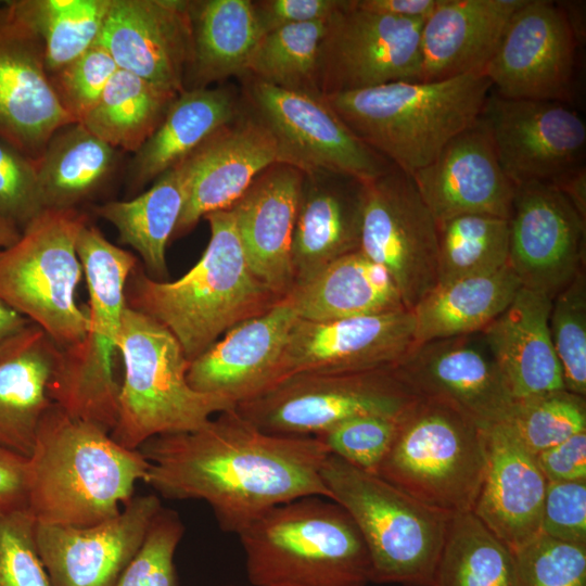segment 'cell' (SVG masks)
Segmentation results:
<instances>
[{
    "instance_id": "cell-1",
    "label": "cell",
    "mask_w": 586,
    "mask_h": 586,
    "mask_svg": "<svg viewBox=\"0 0 586 586\" xmlns=\"http://www.w3.org/2000/svg\"><path fill=\"white\" fill-rule=\"evenodd\" d=\"M139 450L149 462L144 483L157 496L205 501L227 533L298 498L331 499L321 477L329 454L316 437L266 433L235 408L198 430L151 437Z\"/></svg>"
},
{
    "instance_id": "cell-2",
    "label": "cell",
    "mask_w": 586,
    "mask_h": 586,
    "mask_svg": "<svg viewBox=\"0 0 586 586\" xmlns=\"http://www.w3.org/2000/svg\"><path fill=\"white\" fill-rule=\"evenodd\" d=\"M28 510L37 523L89 526L113 518L144 482L149 462L105 429L52 405L28 457Z\"/></svg>"
},
{
    "instance_id": "cell-3",
    "label": "cell",
    "mask_w": 586,
    "mask_h": 586,
    "mask_svg": "<svg viewBox=\"0 0 586 586\" xmlns=\"http://www.w3.org/2000/svg\"><path fill=\"white\" fill-rule=\"evenodd\" d=\"M203 218L209 225V242L188 272L175 281H158L138 265L125 290L127 306L167 328L189 361L235 324L282 300L253 273L232 208Z\"/></svg>"
},
{
    "instance_id": "cell-4",
    "label": "cell",
    "mask_w": 586,
    "mask_h": 586,
    "mask_svg": "<svg viewBox=\"0 0 586 586\" xmlns=\"http://www.w3.org/2000/svg\"><path fill=\"white\" fill-rule=\"evenodd\" d=\"M492 90L485 75L470 74L322 97L355 136L412 175L481 117Z\"/></svg>"
},
{
    "instance_id": "cell-5",
    "label": "cell",
    "mask_w": 586,
    "mask_h": 586,
    "mask_svg": "<svg viewBox=\"0 0 586 586\" xmlns=\"http://www.w3.org/2000/svg\"><path fill=\"white\" fill-rule=\"evenodd\" d=\"M252 586H367L368 549L337 502L308 496L277 506L238 534Z\"/></svg>"
},
{
    "instance_id": "cell-6",
    "label": "cell",
    "mask_w": 586,
    "mask_h": 586,
    "mask_svg": "<svg viewBox=\"0 0 586 586\" xmlns=\"http://www.w3.org/2000/svg\"><path fill=\"white\" fill-rule=\"evenodd\" d=\"M88 288L87 330L77 343L59 349L49 385L51 402L72 417L111 433L117 421L120 383L114 371L126 284L138 260L87 224L77 239Z\"/></svg>"
},
{
    "instance_id": "cell-7",
    "label": "cell",
    "mask_w": 586,
    "mask_h": 586,
    "mask_svg": "<svg viewBox=\"0 0 586 586\" xmlns=\"http://www.w3.org/2000/svg\"><path fill=\"white\" fill-rule=\"evenodd\" d=\"M321 477L351 515L371 561V583L435 586L451 514L430 507L380 475L328 455Z\"/></svg>"
},
{
    "instance_id": "cell-8",
    "label": "cell",
    "mask_w": 586,
    "mask_h": 586,
    "mask_svg": "<svg viewBox=\"0 0 586 586\" xmlns=\"http://www.w3.org/2000/svg\"><path fill=\"white\" fill-rule=\"evenodd\" d=\"M118 352L124 377L110 434L126 448L139 449L157 435L198 430L215 415L237 407L193 390L187 380L190 361L178 340L162 323L128 306Z\"/></svg>"
},
{
    "instance_id": "cell-9",
    "label": "cell",
    "mask_w": 586,
    "mask_h": 586,
    "mask_svg": "<svg viewBox=\"0 0 586 586\" xmlns=\"http://www.w3.org/2000/svg\"><path fill=\"white\" fill-rule=\"evenodd\" d=\"M487 462L486 430L451 405L418 396L397 418L377 474L421 502L472 511Z\"/></svg>"
},
{
    "instance_id": "cell-10",
    "label": "cell",
    "mask_w": 586,
    "mask_h": 586,
    "mask_svg": "<svg viewBox=\"0 0 586 586\" xmlns=\"http://www.w3.org/2000/svg\"><path fill=\"white\" fill-rule=\"evenodd\" d=\"M87 224L76 208L44 209L0 250V298L60 348L81 340L88 327L87 311L76 302L84 275L76 245Z\"/></svg>"
},
{
    "instance_id": "cell-11",
    "label": "cell",
    "mask_w": 586,
    "mask_h": 586,
    "mask_svg": "<svg viewBox=\"0 0 586 586\" xmlns=\"http://www.w3.org/2000/svg\"><path fill=\"white\" fill-rule=\"evenodd\" d=\"M418 396L393 368L353 373L292 374L235 407L262 431L316 436L359 416H399Z\"/></svg>"
},
{
    "instance_id": "cell-12",
    "label": "cell",
    "mask_w": 586,
    "mask_h": 586,
    "mask_svg": "<svg viewBox=\"0 0 586 586\" xmlns=\"http://www.w3.org/2000/svg\"><path fill=\"white\" fill-rule=\"evenodd\" d=\"M253 114L271 133L277 163L309 174H336L371 181L394 165L361 141L322 94L275 87L251 78Z\"/></svg>"
},
{
    "instance_id": "cell-13",
    "label": "cell",
    "mask_w": 586,
    "mask_h": 586,
    "mask_svg": "<svg viewBox=\"0 0 586 586\" xmlns=\"http://www.w3.org/2000/svg\"><path fill=\"white\" fill-rule=\"evenodd\" d=\"M358 250L387 270L407 309L438 283L437 221L396 166L364 182Z\"/></svg>"
},
{
    "instance_id": "cell-14",
    "label": "cell",
    "mask_w": 586,
    "mask_h": 586,
    "mask_svg": "<svg viewBox=\"0 0 586 586\" xmlns=\"http://www.w3.org/2000/svg\"><path fill=\"white\" fill-rule=\"evenodd\" d=\"M423 21L370 12L345 0L329 18L321 43L319 92L327 95L420 81Z\"/></svg>"
},
{
    "instance_id": "cell-15",
    "label": "cell",
    "mask_w": 586,
    "mask_h": 586,
    "mask_svg": "<svg viewBox=\"0 0 586 586\" xmlns=\"http://www.w3.org/2000/svg\"><path fill=\"white\" fill-rule=\"evenodd\" d=\"M481 118L514 186L556 184L584 166L586 125L566 102L508 99L492 90Z\"/></svg>"
},
{
    "instance_id": "cell-16",
    "label": "cell",
    "mask_w": 586,
    "mask_h": 586,
    "mask_svg": "<svg viewBox=\"0 0 586 586\" xmlns=\"http://www.w3.org/2000/svg\"><path fill=\"white\" fill-rule=\"evenodd\" d=\"M577 44L562 4L524 0L484 75L500 97L569 103Z\"/></svg>"
},
{
    "instance_id": "cell-17",
    "label": "cell",
    "mask_w": 586,
    "mask_h": 586,
    "mask_svg": "<svg viewBox=\"0 0 586 586\" xmlns=\"http://www.w3.org/2000/svg\"><path fill=\"white\" fill-rule=\"evenodd\" d=\"M514 187L509 266L523 288L552 300L585 269L586 219L553 184Z\"/></svg>"
},
{
    "instance_id": "cell-18",
    "label": "cell",
    "mask_w": 586,
    "mask_h": 586,
    "mask_svg": "<svg viewBox=\"0 0 586 586\" xmlns=\"http://www.w3.org/2000/svg\"><path fill=\"white\" fill-rule=\"evenodd\" d=\"M393 370L417 396L445 402L484 430L505 423L515 404L482 332L416 344Z\"/></svg>"
},
{
    "instance_id": "cell-19",
    "label": "cell",
    "mask_w": 586,
    "mask_h": 586,
    "mask_svg": "<svg viewBox=\"0 0 586 586\" xmlns=\"http://www.w3.org/2000/svg\"><path fill=\"white\" fill-rule=\"evenodd\" d=\"M72 123L52 87L41 39L12 1L0 2V138L37 161Z\"/></svg>"
},
{
    "instance_id": "cell-20",
    "label": "cell",
    "mask_w": 586,
    "mask_h": 586,
    "mask_svg": "<svg viewBox=\"0 0 586 586\" xmlns=\"http://www.w3.org/2000/svg\"><path fill=\"white\" fill-rule=\"evenodd\" d=\"M162 508L160 496L148 494L93 525L36 522V545L51 585L117 586Z\"/></svg>"
},
{
    "instance_id": "cell-21",
    "label": "cell",
    "mask_w": 586,
    "mask_h": 586,
    "mask_svg": "<svg viewBox=\"0 0 586 586\" xmlns=\"http://www.w3.org/2000/svg\"><path fill=\"white\" fill-rule=\"evenodd\" d=\"M413 345L415 318L407 308L327 321L298 318L283 354L282 374L393 368Z\"/></svg>"
},
{
    "instance_id": "cell-22",
    "label": "cell",
    "mask_w": 586,
    "mask_h": 586,
    "mask_svg": "<svg viewBox=\"0 0 586 586\" xmlns=\"http://www.w3.org/2000/svg\"><path fill=\"white\" fill-rule=\"evenodd\" d=\"M191 1L111 0L98 42L127 71L177 94L192 55Z\"/></svg>"
},
{
    "instance_id": "cell-23",
    "label": "cell",
    "mask_w": 586,
    "mask_h": 586,
    "mask_svg": "<svg viewBox=\"0 0 586 586\" xmlns=\"http://www.w3.org/2000/svg\"><path fill=\"white\" fill-rule=\"evenodd\" d=\"M297 319L284 297L264 314L235 324L190 361L188 383L235 406L260 396L283 380V354Z\"/></svg>"
},
{
    "instance_id": "cell-24",
    "label": "cell",
    "mask_w": 586,
    "mask_h": 586,
    "mask_svg": "<svg viewBox=\"0 0 586 586\" xmlns=\"http://www.w3.org/2000/svg\"><path fill=\"white\" fill-rule=\"evenodd\" d=\"M410 176L437 222L464 214L511 216L515 187L481 117Z\"/></svg>"
},
{
    "instance_id": "cell-25",
    "label": "cell",
    "mask_w": 586,
    "mask_h": 586,
    "mask_svg": "<svg viewBox=\"0 0 586 586\" xmlns=\"http://www.w3.org/2000/svg\"><path fill=\"white\" fill-rule=\"evenodd\" d=\"M184 162L186 201L171 238L190 231L206 214L230 208L262 171L277 163V148L252 113L216 131Z\"/></svg>"
},
{
    "instance_id": "cell-26",
    "label": "cell",
    "mask_w": 586,
    "mask_h": 586,
    "mask_svg": "<svg viewBox=\"0 0 586 586\" xmlns=\"http://www.w3.org/2000/svg\"><path fill=\"white\" fill-rule=\"evenodd\" d=\"M303 182L300 169L275 163L231 206L253 273L279 298L294 286L291 245Z\"/></svg>"
},
{
    "instance_id": "cell-27",
    "label": "cell",
    "mask_w": 586,
    "mask_h": 586,
    "mask_svg": "<svg viewBox=\"0 0 586 586\" xmlns=\"http://www.w3.org/2000/svg\"><path fill=\"white\" fill-rule=\"evenodd\" d=\"M487 462L472 512L515 555L542 535L547 480L505 425L486 430Z\"/></svg>"
},
{
    "instance_id": "cell-28",
    "label": "cell",
    "mask_w": 586,
    "mask_h": 586,
    "mask_svg": "<svg viewBox=\"0 0 586 586\" xmlns=\"http://www.w3.org/2000/svg\"><path fill=\"white\" fill-rule=\"evenodd\" d=\"M524 0H440L420 34L421 80L483 74Z\"/></svg>"
},
{
    "instance_id": "cell-29",
    "label": "cell",
    "mask_w": 586,
    "mask_h": 586,
    "mask_svg": "<svg viewBox=\"0 0 586 586\" xmlns=\"http://www.w3.org/2000/svg\"><path fill=\"white\" fill-rule=\"evenodd\" d=\"M362 198L364 182L357 179L304 174L291 245L294 286L358 250Z\"/></svg>"
},
{
    "instance_id": "cell-30",
    "label": "cell",
    "mask_w": 586,
    "mask_h": 586,
    "mask_svg": "<svg viewBox=\"0 0 586 586\" xmlns=\"http://www.w3.org/2000/svg\"><path fill=\"white\" fill-rule=\"evenodd\" d=\"M550 308L548 296L522 286L482 331L514 400L565 390L549 332Z\"/></svg>"
},
{
    "instance_id": "cell-31",
    "label": "cell",
    "mask_w": 586,
    "mask_h": 586,
    "mask_svg": "<svg viewBox=\"0 0 586 586\" xmlns=\"http://www.w3.org/2000/svg\"><path fill=\"white\" fill-rule=\"evenodd\" d=\"M60 347L35 323L0 343V445L29 457L52 405L49 385Z\"/></svg>"
},
{
    "instance_id": "cell-32",
    "label": "cell",
    "mask_w": 586,
    "mask_h": 586,
    "mask_svg": "<svg viewBox=\"0 0 586 586\" xmlns=\"http://www.w3.org/2000/svg\"><path fill=\"white\" fill-rule=\"evenodd\" d=\"M239 101L228 89H187L167 109L129 166L133 189L155 181L187 158L216 131L241 116Z\"/></svg>"
},
{
    "instance_id": "cell-33",
    "label": "cell",
    "mask_w": 586,
    "mask_h": 586,
    "mask_svg": "<svg viewBox=\"0 0 586 586\" xmlns=\"http://www.w3.org/2000/svg\"><path fill=\"white\" fill-rule=\"evenodd\" d=\"M285 297L300 319L310 321L406 308L387 270L359 250L333 260Z\"/></svg>"
},
{
    "instance_id": "cell-34",
    "label": "cell",
    "mask_w": 586,
    "mask_h": 586,
    "mask_svg": "<svg viewBox=\"0 0 586 586\" xmlns=\"http://www.w3.org/2000/svg\"><path fill=\"white\" fill-rule=\"evenodd\" d=\"M192 55L186 90L245 74L263 30L251 0L191 1Z\"/></svg>"
},
{
    "instance_id": "cell-35",
    "label": "cell",
    "mask_w": 586,
    "mask_h": 586,
    "mask_svg": "<svg viewBox=\"0 0 586 586\" xmlns=\"http://www.w3.org/2000/svg\"><path fill=\"white\" fill-rule=\"evenodd\" d=\"M522 284L509 265L437 284L413 309L416 344L482 332Z\"/></svg>"
},
{
    "instance_id": "cell-36",
    "label": "cell",
    "mask_w": 586,
    "mask_h": 586,
    "mask_svg": "<svg viewBox=\"0 0 586 586\" xmlns=\"http://www.w3.org/2000/svg\"><path fill=\"white\" fill-rule=\"evenodd\" d=\"M187 194L184 160L161 175L145 192L128 201H111L94 208L114 226L122 244L132 247L148 270L166 278V246Z\"/></svg>"
},
{
    "instance_id": "cell-37",
    "label": "cell",
    "mask_w": 586,
    "mask_h": 586,
    "mask_svg": "<svg viewBox=\"0 0 586 586\" xmlns=\"http://www.w3.org/2000/svg\"><path fill=\"white\" fill-rule=\"evenodd\" d=\"M116 152L81 123L59 129L36 161L44 209L75 208L114 171Z\"/></svg>"
},
{
    "instance_id": "cell-38",
    "label": "cell",
    "mask_w": 586,
    "mask_h": 586,
    "mask_svg": "<svg viewBox=\"0 0 586 586\" xmlns=\"http://www.w3.org/2000/svg\"><path fill=\"white\" fill-rule=\"evenodd\" d=\"M177 95L118 68L81 124L112 148L136 153Z\"/></svg>"
},
{
    "instance_id": "cell-39",
    "label": "cell",
    "mask_w": 586,
    "mask_h": 586,
    "mask_svg": "<svg viewBox=\"0 0 586 586\" xmlns=\"http://www.w3.org/2000/svg\"><path fill=\"white\" fill-rule=\"evenodd\" d=\"M435 586H523L515 555L472 511L450 517Z\"/></svg>"
},
{
    "instance_id": "cell-40",
    "label": "cell",
    "mask_w": 586,
    "mask_h": 586,
    "mask_svg": "<svg viewBox=\"0 0 586 586\" xmlns=\"http://www.w3.org/2000/svg\"><path fill=\"white\" fill-rule=\"evenodd\" d=\"M12 3L41 39L50 75L98 40L111 0H16Z\"/></svg>"
},
{
    "instance_id": "cell-41",
    "label": "cell",
    "mask_w": 586,
    "mask_h": 586,
    "mask_svg": "<svg viewBox=\"0 0 586 586\" xmlns=\"http://www.w3.org/2000/svg\"><path fill=\"white\" fill-rule=\"evenodd\" d=\"M438 283L509 265V219L464 214L437 222Z\"/></svg>"
},
{
    "instance_id": "cell-42",
    "label": "cell",
    "mask_w": 586,
    "mask_h": 586,
    "mask_svg": "<svg viewBox=\"0 0 586 586\" xmlns=\"http://www.w3.org/2000/svg\"><path fill=\"white\" fill-rule=\"evenodd\" d=\"M328 21L288 25L265 33L247 62L245 74L275 87L320 93L317 71Z\"/></svg>"
},
{
    "instance_id": "cell-43",
    "label": "cell",
    "mask_w": 586,
    "mask_h": 586,
    "mask_svg": "<svg viewBox=\"0 0 586 586\" xmlns=\"http://www.w3.org/2000/svg\"><path fill=\"white\" fill-rule=\"evenodd\" d=\"M505 424L534 456L586 431L585 397L566 390L515 400Z\"/></svg>"
},
{
    "instance_id": "cell-44",
    "label": "cell",
    "mask_w": 586,
    "mask_h": 586,
    "mask_svg": "<svg viewBox=\"0 0 586 586\" xmlns=\"http://www.w3.org/2000/svg\"><path fill=\"white\" fill-rule=\"evenodd\" d=\"M549 332L562 370L564 388L586 396V275L585 269L552 300Z\"/></svg>"
},
{
    "instance_id": "cell-45",
    "label": "cell",
    "mask_w": 586,
    "mask_h": 586,
    "mask_svg": "<svg viewBox=\"0 0 586 586\" xmlns=\"http://www.w3.org/2000/svg\"><path fill=\"white\" fill-rule=\"evenodd\" d=\"M397 417L359 416L317 434L329 455L367 472H378L395 436Z\"/></svg>"
},
{
    "instance_id": "cell-46",
    "label": "cell",
    "mask_w": 586,
    "mask_h": 586,
    "mask_svg": "<svg viewBox=\"0 0 586 586\" xmlns=\"http://www.w3.org/2000/svg\"><path fill=\"white\" fill-rule=\"evenodd\" d=\"M118 69L110 52L98 41L71 63L50 74L54 92L76 123H81L100 100Z\"/></svg>"
},
{
    "instance_id": "cell-47",
    "label": "cell",
    "mask_w": 586,
    "mask_h": 586,
    "mask_svg": "<svg viewBox=\"0 0 586 586\" xmlns=\"http://www.w3.org/2000/svg\"><path fill=\"white\" fill-rule=\"evenodd\" d=\"M183 534L180 515L163 507L117 586H178L175 553Z\"/></svg>"
},
{
    "instance_id": "cell-48",
    "label": "cell",
    "mask_w": 586,
    "mask_h": 586,
    "mask_svg": "<svg viewBox=\"0 0 586 586\" xmlns=\"http://www.w3.org/2000/svg\"><path fill=\"white\" fill-rule=\"evenodd\" d=\"M515 558L523 586H586V545L542 534Z\"/></svg>"
},
{
    "instance_id": "cell-49",
    "label": "cell",
    "mask_w": 586,
    "mask_h": 586,
    "mask_svg": "<svg viewBox=\"0 0 586 586\" xmlns=\"http://www.w3.org/2000/svg\"><path fill=\"white\" fill-rule=\"evenodd\" d=\"M28 509L0 515V586H52L35 539Z\"/></svg>"
},
{
    "instance_id": "cell-50",
    "label": "cell",
    "mask_w": 586,
    "mask_h": 586,
    "mask_svg": "<svg viewBox=\"0 0 586 586\" xmlns=\"http://www.w3.org/2000/svg\"><path fill=\"white\" fill-rule=\"evenodd\" d=\"M43 211L36 161L0 138V217L22 232Z\"/></svg>"
},
{
    "instance_id": "cell-51",
    "label": "cell",
    "mask_w": 586,
    "mask_h": 586,
    "mask_svg": "<svg viewBox=\"0 0 586 586\" xmlns=\"http://www.w3.org/2000/svg\"><path fill=\"white\" fill-rule=\"evenodd\" d=\"M542 534L561 542L586 545V480L547 482Z\"/></svg>"
},
{
    "instance_id": "cell-52",
    "label": "cell",
    "mask_w": 586,
    "mask_h": 586,
    "mask_svg": "<svg viewBox=\"0 0 586 586\" xmlns=\"http://www.w3.org/2000/svg\"><path fill=\"white\" fill-rule=\"evenodd\" d=\"M345 0L253 1L263 34L279 27L329 20Z\"/></svg>"
},
{
    "instance_id": "cell-53",
    "label": "cell",
    "mask_w": 586,
    "mask_h": 586,
    "mask_svg": "<svg viewBox=\"0 0 586 586\" xmlns=\"http://www.w3.org/2000/svg\"><path fill=\"white\" fill-rule=\"evenodd\" d=\"M547 482L586 480V431L547 448L535 456Z\"/></svg>"
},
{
    "instance_id": "cell-54",
    "label": "cell",
    "mask_w": 586,
    "mask_h": 586,
    "mask_svg": "<svg viewBox=\"0 0 586 586\" xmlns=\"http://www.w3.org/2000/svg\"><path fill=\"white\" fill-rule=\"evenodd\" d=\"M28 457L0 445V515L28 509Z\"/></svg>"
},
{
    "instance_id": "cell-55",
    "label": "cell",
    "mask_w": 586,
    "mask_h": 586,
    "mask_svg": "<svg viewBox=\"0 0 586 586\" xmlns=\"http://www.w3.org/2000/svg\"><path fill=\"white\" fill-rule=\"evenodd\" d=\"M440 0H354L364 10L409 20H425Z\"/></svg>"
},
{
    "instance_id": "cell-56",
    "label": "cell",
    "mask_w": 586,
    "mask_h": 586,
    "mask_svg": "<svg viewBox=\"0 0 586 586\" xmlns=\"http://www.w3.org/2000/svg\"><path fill=\"white\" fill-rule=\"evenodd\" d=\"M572 203L578 214L586 219V168L581 166L568 174L556 184Z\"/></svg>"
},
{
    "instance_id": "cell-57",
    "label": "cell",
    "mask_w": 586,
    "mask_h": 586,
    "mask_svg": "<svg viewBox=\"0 0 586 586\" xmlns=\"http://www.w3.org/2000/svg\"><path fill=\"white\" fill-rule=\"evenodd\" d=\"M31 321L0 298V343L15 335Z\"/></svg>"
},
{
    "instance_id": "cell-58",
    "label": "cell",
    "mask_w": 586,
    "mask_h": 586,
    "mask_svg": "<svg viewBox=\"0 0 586 586\" xmlns=\"http://www.w3.org/2000/svg\"><path fill=\"white\" fill-rule=\"evenodd\" d=\"M21 235V231L0 217V250L13 244Z\"/></svg>"
},
{
    "instance_id": "cell-59",
    "label": "cell",
    "mask_w": 586,
    "mask_h": 586,
    "mask_svg": "<svg viewBox=\"0 0 586 586\" xmlns=\"http://www.w3.org/2000/svg\"><path fill=\"white\" fill-rule=\"evenodd\" d=\"M225 586H239V585H225ZM249 586H252V585H249Z\"/></svg>"
}]
</instances>
